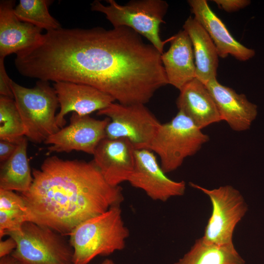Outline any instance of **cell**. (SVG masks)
<instances>
[{
	"label": "cell",
	"mask_w": 264,
	"mask_h": 264,
	"mask_svg": "<svg viewBox=\"0 0 264 264\" xmlns=\"http://www.w3.org/2000/svg\"><path fill=\"white\" fill-rule=\"evenodd\" d=\"M32 173L29 189L21 193L27 221L64 236L83 221L120 205L124 199L121 187L109 183L93 160L51 156Z\"/></svg>",
	"instance_id": "obj_1"
},
{
	"label": "cell",
	"mask_w": 264,
	"mask_h": 264,
	"mask_svg": "<svg viewBox=\"0 0 264 264\" xmlns=\"http://www.w3.org/2000/svg\"><path fill=\"white\" fill-rule=\"evenodd\" d=\"M69 235L73 264H88L97 256L123 250L129 231L123 220L120 205H116L83 221Z\"/></svg>",
	"instance_id": "obj_2"
},
{
	"label": "cell",
	"mask_w": 264,
	"mask_h": 264,
	"mask_svg": "<svg viewBox=\"0 0 264 264\" xmlns=\"http://www.w3.org/2000/svg\"><path fill=\"white\" fill-rule=\"evenodd\" d=\"M11 87L23 121L25 136L31 141L44 143L61 129L55 114L59 105L57 96L48 81L39 80L35 87L28 88L12 80Z\"/></svg>",
	"instance_id": "obj_3"
},
{
	"label": "cell",
	"mask_w": 264,
	"mask_h": 264,
	"mask_svg": "<svg viewBox=\"0 0 264 264\" xmlns=\"http://www.w3.org/2000/svg\"><path fill=\"white\" fill-rule=\"evenodd\" d=\"M209 140L208 135L178 110L170 121L161 123L149 150L158 155L161 168L166 174L178 169Z\"/></svg>",
	"instance_id": "obj_4"
},
{
	"label": "cell",
	"mask_w": 264,
	"mask_h": 264,
	"mask_svg": "<svg viewBox=\"0 0 264 264\" xmlns=\"http://www.w3.org/2000/svg\"><path fill=\"white\" fill-rule=\"evenodd\" d=\"M105 5L99 0L91 4L92 11L102 13L113 27H128L146 38L162 54L164 44L160 36V26L167 13L168 4L163 0H132L121 5L107 0Z\"/></svg>",
	"instance_id": "obj_5"
},
{
	"label": "cell",
	"mask_w": 264,
	"mask_h": 264,
	"mask_svg": "<svg viewBox=\"0 0 264 264\" xmlns=\"http://www.w3.org/2000/svg\"><path fill=\"white\" fill-rule=\"evenodd\" d=\"M17 247L11 255L24 264H73V249L65 236L26 221L20 230L8 233Z\"/></svg>",
	"instance_id": "obj_6"
},
{
	"label": "cell",
	"mask_w": 264,
	"mask_h": 264,
	"mask_svg": "<svg viewBox=\"0 0 264 264\" xmlns=\"http://www.w3.org/2000/svg\"><path fill=\"white\" fill-rule=\"evenodd\" d=\"M189 184L206 194L211 202L212 212L201 237L203 241L219 245L233 244L235 228L248 210L241 193L231 185L210 190L192 182Z\"/></svg>",
	"instance_id": "obj_7"
},
{
	"label": "cell",
	"mask_w": 264,
	"mask_h": 264,
	"mask_svg": "<svg viewBox=\"0 0 264 264\" xmlns=\"http://www.w3.org/2000/svg\"><path fill=\"white\" fill-rule=\"evenodd\" d=\"M97 114L110 119L106 128V138H126L136 150H149L161 124L143 104L123 105L113 102Z\"/></svg>",
	"instance_id": "obj_8"
},
{
	"label": "cell",
	"mask_w": 264,
	"mask_h": 264,
	"mask_svg": "<svg viewBox=\"0 0 264 264\" xmlns=\"http://www.w3.org/2000/svg\"><path fill=\"white\" fill-rule=\"evenodd\" d=\"M110 119H96L72 112L70 124L50 136L44 142L50 145L49 153L82 151L93 154L99 143L106 138V128Z\"/></svg>",
	"instance_id": "obj_9"
},
{
	"label": "cell",
	"mask_w": 264,
	"mask_h": 264,
	"mask_svg": "<svg viewBox=\"0 0 264 264\" xmlns=\"http://www.w3.org/2000/svg\"><path fill=\"white\" fill-rule=\"evenodd\" d=\"M154 200L165 202L174 197L184 195L186 183L168 177L157 161L154 152L148 149L135 150V166L128 181Z\"/></svg>",
	"instance_id": "obj_10"
},
{
	"label": "cell",
	"mask_w": 264,
	"mask_h": 264,
	"mask_svg": "<svg viewBox=\"0 0 264 264\" xmlns=\"http://www.w3.org/2000/svg\"><path fill=\"white\" fill-rule=\"evenodd\" d=\"M53 88L60 107L56 114V123L60 129L66 124L65 116L68 113L88 115L105 109L115 101L110 95L85 84L57 82Z\"/></svg>",
	"instance_id": "obj_11"
},
{
	"label": "cell",
	"mask_w": 264,
	"mask_h": 264,
	"mask_svg": "<svg viewBox=\"0 0 264 264\" xmlns=\"http://www.w3.org/2000/svg\"><path fill=\"white\" fill-rule=\"evenodd\" d=\"M126 138L103 139L97 147L93 162L110 185L128 181L135 166V150Z\"/></svg>",
	"instance_id": "obj_12"
},
{
	"label": "cell",
	"mask_w": 264,
	"mask_h": 264,
	"mask_svg": "<svg viewBox=\"0 0 264 264\" xmlns=\"http://www.w3.org/2000/svg\"><path fill=\"white\" fill-rule=\"evenodd\" d=\"M194 18L203 27L214 42L219 57L230 55L241 61H246L255 55L249 48L236 40L223 22L209 7L205 0L187 1Z\"/></svg>",
	"instance_id": "obj_13"
},
{
	"label": "cell",
	"mask_w": 264,
	"mask_h": 264,
	"mask_svg": "<svg viewBox=\"0 0 264 264\" xmlns=\"http://www.w3.org/2000/svg\"><path fill=\"white\" fill-rule=\"evenodd\" d=\"M216 104L222 120L236 132L249 129L256 119L257 106L247 99L243 94H238L231 88L220 84L217 78L205 84Z\"/></svg>",
	"instance_id": "obj_14"
},
{
	"label": "cell",
	"mask_w": 264,
	"mask_h": 264,
	"mask_svg": "<svg viewBox=\"0 0 264 264\" xmlns=\"http://www.w3.org/2000/svg\"><path fill=\"white\" fill-rule=\"evenodd\" d=\"M15 1L0 2V58L28 48L38 43L43 29L19 20L14 13Z\"/></svg>",
	"instance_id": "obj_15"
},
{
	"label": "cell",
	"mask_w": 264,
	"mask_h": 264,
	"mask_svg": "<svg viewBox=\"0 0 264 264\" xmlns=\"http://www.w3.org/2000/svg\"><path fill=\"white\" fill-rule=\"evenodd\" d=\"M169 49L161 56L168 84L179 90L196 78V65L193 45L184 30L170 39Z\"/></svg>",
	"instance_id": "obj_16"
},
{
	"label": "cell",
	"mask_w": 264,
	"mask_h": 264,
	"mask_svg": "<svg viewBox=\"0 0 264 264\" xmlns=\"http://www.w3.org/2000/svg\"><path fill=\"white\" fill-rule=\"evenodd\" d=\"M179 91L176 102L178 110L199 129L222 120L212 95L202 82L195 78Z\"/></svg>",
	"instance_id": "obj_17"
},
{
	"label": "cell",
	"mask_w": 264,
	"mask_h": 264,
	"mask_svg": "<svg viewBox=\"0 0 264 264\" xmlns=\"http://www.w3.org/2000/svg\"><path fill=\"white\" fill-rule=\"evenodd\" d=\"M183 28L192 44L196 78L206 84L217 78L219 56L216 47L203 27L194 17L187 19Z\"/></svg>",
	"instance_id": "obj_18"
},
{
	"label": "cell",
	"mask_w": 264,
	"mask_h": 264,
	"mask_svg": "<svg viewBox=\"0 0 264 264\" xmlns=\"http://www.w3.org/2000/svg\"><path fill=\"white\" fill-rule=\"evenodd\" d=\"M27 140L24 136L17 143L16 149L6 161L1 163L0 189L27 191L33 181L32 173L27 158Z\"/></svg>",
	"instance_id": "obj_19"
},
{
	"label": "cell",
	"mask_w": 264,
	"mask_h": 264,
	"mask_svg": "<svg viewBox=\"0 0 264 264\" xmlns=\"http://www.w3.org/2000/svg\"><path fill=\"white\" fill-rule=\"evenodd\" d=\"M234 244L219 245L208 243L201 238L174 264H245Z\"/></svg>",
	"instance_id": "obj_20"
},
{
	"label": "cell",
	"mask_w": 264,
	"mask_h": 264,
	"mask_svg": "<svg viewBox=\"0 0 264 264\" xmlns=\"http://www.w3.org/2000/svg\"><path fill=\"white\" fill-rule=\"evenodd\" d=\"M27 221V208L21 195L0 189V238L21 229Z\"/></svg>",
	"instance_id": "obj_21"
},
{
	"label": "cell",
	"mask_w": 264,
	"mask_h": 264,
	"mask_svg": "<svg viewBox=\"0 0 264 264\" xmlns=\"http://www.w3.org/2000/svg\"><path fill=\"white\" fill-rule=\"evenodd\" d=\"M50 3L51 1L46 0H20L14 8V13L22 22L46 31L58 29L62 27L48 11Z\"/></svg>",
	"instance_id": "obj_22"
},
{
	"label": "cell",
	"mask_w": 264,
	"mask_h": 264,
	"mask_svg": "<svg viewBox=\"0 0 264 264\" xmlns=\"http://www.w3.org/2000/svg\"><path fill=\"white\" fill-rule=\"evenodd\" d=\"M25 136L23 121L14 99L0 96V140L14 143Z\"/></svg>",
	"instance_id": "obj_23"
},
{
	"label": "cell",
	"mask_w": 264,
	"mask_h": 264,
	"mask_svg": "<svg viewBox=\"0 0 264 264\" xmlns=\"http://www.w3.org/2000/svg\"><path fill=\"white\" fill-rule=\"evenodd\" d=\"M11 81L5 68L4 59L0 58V94L1 96L14 99L11 87Z\"/></svg>",
	"instance_id": "obj_24"
},
{
	"label": "cell",
	"mask_w": 264,
	"mask_h": 264,
	"mask_svg": "<svg viewBox=\"0 0 264 264\" xmlns=\"http://www.w3.org/2000/svg\"><path fill=\"white\" fill-rule=\"evenodd\" d=\"M220 8L227 12H233L244 8L250 4L249 0H214Z\"/></svg>",
	"instance_id": "obj_25"
},
{
	"label": "cell",
	"mask_w": 264,
	"mask_h": 264,
	"mask_svg": "<svg viewBox=\"0 0 264 264\" xmlns=\"http://www.w3.org/2000/svg\"><path fill=\"white\" fill-rule=\"evenodd\" d=\"M17 143L0 140V161L2 163L8 159L15 152Z\"/></svg>",
	"instance_id": "obj_26"
},
{
	"label": "cell",
	"mask_w": 264,
	"mask_h": 264,
	"mask_svg": "<svg viewBox=\"0 0 264 264\" xmlns=\"http://www.w3.org/2000/svg\"><path fill=\"white\" fill-rule=\"evenodd\" d=\"M0 242V258L11 254L17 247V242L12 237Z\"/></svg>",
	"instance_id": "obj_27"
},
{
	"label": "cell",
	"mask_w": 264,
	"mask_h": 264,
	"mask_svg": "<svg viewBox=\"0 0 264 264\" xmlns=\"http://www.w3.org/2000/svg\"><path fill=\"white\" fill-rule=\"evenodd\" d=\"M0 264H24L11 254L0 258Z\"/></svg>",
	"instance_id": "obj_28"
},
{
	"label": "cell",
	"mask_w": 264,
	"mask_h": 264,
	"mask_svg": "<svg viewBox=\"0 0 264 264\" xmlns=\"http://www.w3.org/2000/svg\"><path fill=\"white\" fill-rule=\"evenodd\" d=\"M100 264H114L113 262L110 259H106Z\"/></svg>",
	"instance_id": "obj_29"
}]
</instances>
